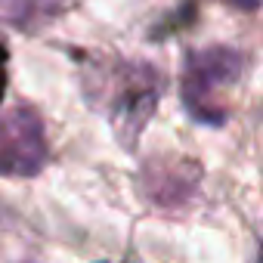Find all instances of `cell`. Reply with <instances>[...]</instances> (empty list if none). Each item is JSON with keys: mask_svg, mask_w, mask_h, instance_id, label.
<instances>
[{"mask_svg": "<svg viewBox=\"0 0 263 263\" xmlns=\"http://www.w3.org/2000/svg\"><path fill=\"white\" fill-rule=\"evenodd\" d=\"M195 180L198 171L192 167V161H180V164L152 161L143 167V192L158 208H183L195 189Z\"/></svg>", "mask_w": 263, "mask_h": 263, "instance_id": "obj_4", "label": "cell"}, {"mask_svg": "<svg viewBox=\"0 0 263 263\" xmlns=\"http://www.w3.org/2000/svg\"><path fill=\"white\" fill-rule=\"evenodd\" d=\"M241 74V56L229 47H208L186 56V74H183V105L189 115L201 124H223L226 111L211 105V96L217 87L232 84Z\"/></svg>", "mask_w": 263, "mask_h": 263, "instance_id": "obj_1", "label": "cell"}, {"mask_svg": "<svg viewBox=\"0 0 263 263\" xmlns=\"http://www.w3.org/2000/svg\"><path fill=\"white\" fill-rule=\"evenodd\" d=\"M161 99V74L146 65H121V84L111 99V130L124 149H134L137 140L143 137L146 124L152 121L155 108Z\"/></svg>", "mask_w": 263, "mask_h": 263, "instance_id": "obj_3", "label": "cell"}, {"mask_svg": "<svg viewBox=\"0 0 263 263\" xmlns=\"http://www.w3.org/2000/svg\"><path fill=\"white\" fill-rule=\"evenodd\" d=\"M50 146L44 118L31 105L0 111V177H37L47 167Z\"/></svg>", "mask_w": 263, "mask_h": 263, "instance_id": "obj_2", "label": "cell"}, {"mask_svg": "<svg viewBox=\"0 0 263 263\" xmlns=\"http://www.w3.org/2000/svg\"><path fill=\"white\" fill-rule=\"evenodd\" d=\"M65 0H10V19L13 22H25V19H41L56 13Z\"/></svg>", "mask_w": 263, "mask_h": 263, "instance_id": "obj_5", "label": "cell"}, {"mask_svg": "<svg viewBox=\"0 0 263 263\" xmlns=\"http://www.w3.org/2000/svg\"><path fill=\"white\" fill-rule=\"evenodd\" d=\"M226 4L235 7V10H241V13H254L260 7V0H226Z\"/></svg>", "mask_w": 263, "mask_h": 263, "instance_id": "obj_6", "label": "cell"}]
</instances>
